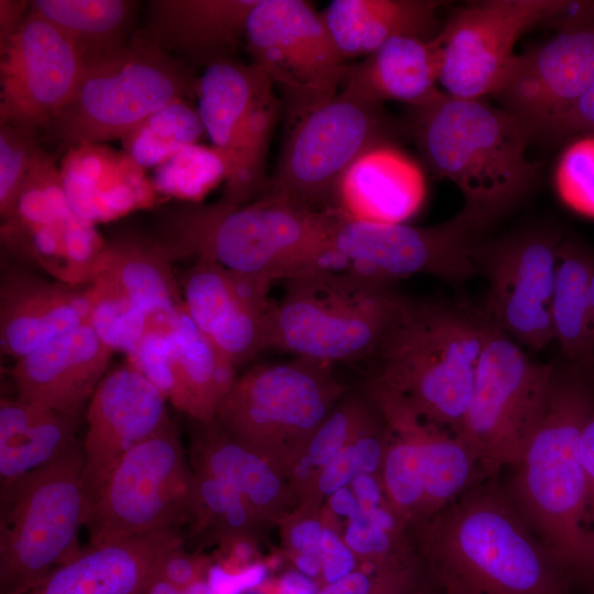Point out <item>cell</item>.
I'll return each instance as SVG.
<instances>
[{"mask_svg": "<svg viewBox=\"0 0 594 594\" xmlns=\"http://www.w3.org/2000/svg\"><path fill=\"white\" fill-rule=\"evenodd\" d=\"M418 531L436 594H578L499 476L470 487Z\"/></svg>", "mask_w": 594, "mask_h": 594, "instance_id": "obj_1", "label": "cell"}, {"mask_svg": "<svg viewBox=\"0 0 594 594\" xmlns=\"http://www.w3.org/2000/svg\"><path fill=\"white\" fill-rule=\"evenodd\" d=\"M591 397L588 370L563 356L554 360L547 413L503 483L578 594L594 581V528L580 450Z\"/></svg>", "mask_w": 594, "mask_h": 594, "instance_id": "obj_2", "label": "cell"}, {"mask_svg": "<svg viewBox=\"0 0 594 594\" xmlns=\"http://www.w3.org/2000/svg\"><path fill=\"white\" fill-rule=\"evenodd\" d=\"M409 108L404 131L428 168L459 188L462 209L486 232L534 194L542 164L528 157L529 134L502 108L444 91Z\"/></svg>", "mask_w": 594, "mask_h": 594, "instance_id": "obj_3", "label": "cell"}, {"mask_svg": "<svg viewBox=\"0 0 594 594\" xmlns=\"http://www.w3.org/2000/svg\"><path fill=\"white\" fill-rule=\"evenodd\" d=\"M329 228V210L263 196L243 206L174 207L162 217L158 240L174 261H208L274 283L314 271L328 248Z\"/></svg>", "mask_w": 594, "mask_h": 594, "instance_id": "obj_4", "label": "cell"}, {"mask_svg": "<svg viewBox=\"0 0 594 594\" xmlns=\"http://www.w3.org/2000/svg\"><path fill=\"white\" fill-rule=\"evenodd\" d=\"M494 328L481 305L409 297L372 359L377 366L373 380L455 435Z\"/></svg>", "mask_w": 594, "mask_h": 594, "instance_id": "obj_5", "label": "cell"}, {"mask_svg": "<svg viewBox=\"0 0 594 594\" xmlns=\"http://www.w3.org/2000/svg\"><path fill=\"white\" fill-rule=\"evenodd\" d=\"M267 349L331 365L373 359L409 297L360 275L314 271L284 280Z\"/></svg>", "mask_w": 594, "mask_h": 594, "instance_id": "obj_6", "label": "cell"}, {"mask_svg": "<svg viewBox=\"0 0 594 594\" xmlns=\"http://www.w3.org/2000/svg\"><path fill=\"white\" fill-rule=\"evenodd\" d=\"M189 67L144 32L84 64L76 88L46 132L64 146L124 139L150 116L197 90Z\"/></svg>", "mask_w": 594, "mask_h": 594, "instance_id": "obj_7", "label": "cell"}, {"mask_svg": "<svg viewBox=\"0 0 594 594\" xmlns=\"http://www.w3.org/2000/svg\"><path fill=\"white\" fill-rule=\"evenodd\" d=\"M82 447L0 484V592L19 594L81 553L88 513Z\"/></svg>", "mask_w": 594, "mask_h": 594, "instance_id": "obj_8", "label": "cell"}, {"mask_svg": "<svg viewBox=\"0 0 594 594\" xmlns=\"http://www.w3.org/2000/svg\"><path fill=\"white\" fill-rule=\"evenodd\" d=\"M403 130L381 105L341 90L285 125L277 163L260 197L334 210L337 186L353 161L372 146L393 143Z\"/></svg>", "mask_w": 594, "mask_h": 594, "instance_id": "obj_9", "label": "cell"}, {"mask_svg": "<svg viewBox=\"0 0 594 594\" xmlns=\"http://www.w3.org/2000/svg\"><path fill=\"white\" fill-rule=\"evenodd\" d=\"M486 231L465 210L433 226L382 224L330 210L329 243L315 271L392 284L418 274L460 286L477 275L474 250Z\"/></svg>", "mask_w": 594, "mask_h": 594, "instance_id": "obj_10", "label": "cell"}, {"mask_svg": "<svg viewBox=\"0 0 594 594\" xmlns=\"http://www.w3.org/2000/svg\"><path fill=\"white\" fill-rule=\"evenodd\" d=\"M551 374L552 362L534 361L495 326L455 433L488 476H499L522 458L547 413Z\"/></svg>", "mask_w": 594, "mask_h": 594, "instance_id": "obj_11", "label": "cell"}, {"mask_svg": "<svg viewBox=\"0 0 594 594\" xmlns=\"http://www.w3.org/2000/svg\"><path fill=\"white\" fill-rule=\"evenodd\" d=\"M195 475L169 420L117 463L85 526L90 544L175 529L191 518Z\"/></svg>", "mask_w": 594, "mask_h": 594, "instance_id": "obj_12", "label": "cell"}, {"mask_svg": "<svg viewBox=\"0 0 594 594\" xmlns=\"http://www.w3.org/2000/svg\"><path fill=\"white\" fill-rule=\"evenodd\" d=\"M196 94L205 132L228 164L219 202L254 201L268 182L267 151L283 107L273 82L254 64L227 59L205 68Z\"/></svg>", "mask_w": 594, "mask_h": 594, "instance_id": "obj_13", "label": "cell"}, {"mask_svg": "<svg viewBox=\"0 0 594 594\" xmlns=\"http://www.w3.org/2000/svg\"><path fill=\"white\" fill-rule=\"evenodd\" d=\"M587 1L482 0L457 8L440 31L444 92L463 99L493 96L510 69L515 45L538 26L564 29L583 16Z\"/></svg>", "mask_w": 594, "mask_h": 594, "instance_id": "obj_14", "label": "cell"}, {"mask_svg": "<svg viewBox=\"0 0 594 594\" xmlns=\"http://www.w3.org/2000/svg\"><path fill=\"white\" fill-rule=\"evenodd\" d=\"M564 238L557 222L537 220L484 237L474 250L476 273L487 282L484 312L519 345L534 351L556 340L552 296Z\"/></svg>", "mask_w": 594, "mask_h": 594, "instance_id": "obj_15", "label": "cell"}, {"mask_svg": "<svg viewBox=\"0 0 594 594\" xmlns=\"http://www.w3.org/2000/svg\"><path fill=\"white\" fill-rule=\"evenodd\" d=\"M245 48L280 91L285 125L332 99L348 66L322 13L304 0H258L246 20Z\"/></svg>", "mask_w": 594, "mask_h": 594, "instance_id": "obj_16", "label": "cell"}, {"mask_svg": "<svg viewBox=\"0 0 594 594\" xmlns=\"http://www.w3.org/2000/svg\"><path fill=\"white\" fill-rule=\"evenodd\" d=\"M342 395L331 365L294 358L237 376L216 419L230 437L261 452L308 442Z\"/></svg>", "mask_w": 594, "mask_h": 594, "instance_id": "obj_17", "label": "cell"}, {"mask_svg": "<svg viewBox=\"0 0 594 594\" xmlns=\"http://www.w3.org/2000/svg\"><path fill=\"white\" fill-rule=\"evenodd\" d=\"M594 82V21L558 30L549 41L518 54L493 95L499 108L544 143Z\"/></svg>", "mask_w": 594, "mask_h": 594, "instance_id": "obj_18", "label": "cell"}, {"mask_svg": "<svg viewBox=\"0 0 594 594\" xmlns=\"http://www.w3.org/2000/svg\"><path fill=\"white\" fill-rule=\"evenodd\" d=\"M84 62L48 21L31 10L0 42V124L50 127L72 97Z\"/></svg>", "mask_w": 594, "mask_h": 594, "instance_id": "obj_19", "label": "cell"}, {"mask_svg": "<svg viewBox=\"0 0 594 594\" xmlns=\"http://www.w3.org/2000/svg\"><path fill=\"white\" fill-rule=\"evenodd\" d=\"M166 402L164 394L129 363L108 372L98 384L88 406L81 446L88 512L123 455L172 420Z\"/></svg>", "mask_w": 594, "mask_h": 594, "instance_id": "obj_20", "label": "cell"}, {"mask_svg": "<svg viewBox=\"0 0 594 594\" xmlns=\"http://www.w3.org/2000/svg\"><path fill=\"white\" fill-rule=\"evenodd\" d=\"M179 284L188 316L233 366L267 349L272 282L194 261Z\"/></svg>", "mask_w": 594, "mask_h": 594, "instance_id": "obj_21", "label": "cell"}, {"mask_svg": "<svg viewBox=\"0 0 594 594\" xmlns=\"http://www.w3.org/2000/svg\"><path fill=\"white\" fill-rule=\"evenodd\" d=\"M90 310L89 285H69L7 266L0 279L1 353L16 360L87 324Z\"/></svg>", "mask_w": 594, "mask_h": 594, "instance_id": "obj_22", "label": "cell"}, {"mask_svg": "<svg viewBox=\"0 0 594 594\" xmlns=\"http://www.w3.org/2000/svg\"><path fill=\"white\" fill-rule=\"evenodd\" d=\"M109 350L84 324L19 358L11 370L16 397L59 413H75L107 374Z\"/></svg>", "mask_w": 594, "mask_h": 594, "instance_id": "obj_23", "label": "cell"}, {"mask_svg": "<svg viewBox=\"0 0 594 594\" xmlns=\"http://www.w3.org/2000/svg\"><path fill=\"white\" fill-rule=\"evenodd\" d=\"M258 0H154L148 2L151 42L183 64L234 59L245 42L248 16ZM187 66V65H186Z\"/></svg>", "mask_w": 594, "mask_h": 594, "instance_id": "obj_24", "label": "cell"}, {"mask_svg": "<svg viewBox=\"0 0 594 594\" xmlns=\"http://www.w3.org/2000/svg\"><path fill=\"white\" fill-rule=\"evenodd\" d=\"M179 543L168 529L90 544L19 594H144L162 556Z\"/></svg>", "mask_w": 594, "mask_h": 594, "instance_id": "obj_25", "label": "cell"}, {"mask_svg": "<svg viewBox=\"0 0 594 594\" xmlns=\"http://www.w3.org/2000/svg\"><path fill=\"white\" fill-rule=\"evenodd\" d=\"M425 196L420 167L393 143H383L364 151L343 173L334 210L359 221L404 223Z\"/></svg>", "mask_w": 594, "mask_h": 594, "instance_id": "obj_26", "label": "cell"}, {"mask_svg": "<svg viewBox=\"0 0 594 594\" xmlns=\"http://www.w3.org/2000/svg\"><path fill=\"white\" fill-rule=\"evenodd\" d=\"M441 66L440 32L430 40L395 36L361 62L346 66L342 90L381 106L395 100L415 107L440 92L437 84Z\"/></svg>", "mask_w": 594, "mask_h": 594, "instance_id": "obj_27", "label": "cell"}, {"mask_svg": "<svg viewBox=\"0 0 594 594\" xmlns=\"http://www.w3.org/2000/svg\"><path fill=\"white\" fill-rule=\"evenodd\" d=\"M173 262L160 240L120 237L107 242L92 282L119 290L156 327H167L184 304Z\"/></svg>", "mask_w": 594, "mask_h": 594, "instance_id": "obj_28", "label": "cell"}, {"mask_svg": "<svg viewBox=\"0 0 594 594\" xmlns=\"http://www.w3.org/2000/svg\"><path fill=\"white\" fill-rule=\"evenodd\" d=\"M438 0H333L322 15L343 58L369 55L395 36L433 38Z\"/></svg>", "mask_w": 594, "mask_h": 594, "instance_id": "obj_29", "label": "cell"}, {"mask_svg": "<svg viewBox=\"0 0 594 594\" xmlns=\"http://www.w3.org/2000/svg\"><path fill=\"white\" fill-rule=\"evenodd\" d=\"M168 333L172 358L167 399L195 421L215 419L237 378L235 366L196 326L184 304L170 320Z\"/></svg>", "mask_w": 594, "mask_h": 594, "instance_id": "obj_30", "label": "cell"}, {"mask_svg": "<svg viewBox=\"0 0 594 594\" xmlns=\"http://www.w3.org/2000/svg\"><path fill=\"white\" fill-rule=\"evenodd\" d=\"M76 443L74 413H59L20 398L0 399V482L42 468Z\"/></svg>", "mask_w": 594, "mask_h": 594, "instance_id": "obj_31", "label": "cell"}, {"mask_svg": "<svg viewBox=\"0 0 594 594\" xmlns=\"http://www.w3.org/2000/svg\"><path fill=\"white\" fill-rule=\"evenodd\" d=\"M594 248L566 237L558 250L552 323L562 356L588 367L594 361V324L588 280Z\"/></svg>", "mask_w": 594, "mask_h": 594, "instance_id": "obj_32", "label": "cell"}, {"mask_svg": "<svg viewBox=\"0 0 594 594\" xmlns=\"http://www.w3.org/2000/svg\"><path fill=\"white\" fill-rule=\"evenodd\" d=\"M138 2L131 0H35L31 10L56 28L84 64L123 47Z\"/></svg>", "mask_w": 594, "mask_h": 594, "instance_id": "obj_33", "label": "cell"}, {"mask_svg": "<svg viewBox=\"0 0 594 594\" xmlns=\"http://www.w3.org/2000/svg\"><path fill=\"white\" fill-rule=\"evenodd\" d=\"M193 451L195 468L233 485L252 512L268 506L278 496L279 480L258 455L261 452L230 437L216 418L198 422Z\"/></svg>", "mask_w": 594, "mask_h": 594, "instance_id": "obj_34", "label": "cell"}, {"mask_svg": "<svg viewBox=\"0 0 594 594\" xmlns=\"http://www.w3.org/2000/svg\"><path fill=\"white\" fill-rule=\"evenodd\" d=\"M204 133L198 110L179 99L150 116L123 139V144L136 166L150 167L197 143Z\"/></svg>", "mask_w": 594, "mask_h": 594, "instance_id": "obj_35", "label": "cell"}, {"mask_svg": "<svg viewBox=\"0 0 594 594\" xmlns=\"http://www.w3.org/2000/svg\"><path fill=\"white\" fill-rule=\"evenodd\" d=\"M228 164L215 146L187 145L156 166L154 186L160 191L198 202L224 182Z\"/></svg>", "mask_w": 594, "mask_h": 594, "instance_id": "obj_36", "label": "cell"}, {"mask_svg": "<svg viewBox=\"0 0 594 594\" xmlns=\"http://www.w3.org/2000/svg\"><path fill=\"white\" fill-rule=\"evenodd\" d=\"M91 310L87 324L112 352L129 354L156 326L123 294L102 282L89 284Z\"/></svg>", "mask_w": 594, "mask_h": 594, "instance_id": "obj_37", "label": "cell"}, {"mask_svg": "<svg viewBox=\"0 0 594 594\" xmlns=\"http://www.w3.org/2000/svg\"><path fill=\"white\" fill-rule=\"evenodd\" d=\"M40 132L15 124H0V216L9 220L29 177L32 166L42 151Z\"/></svg>", "mask_w": 594, "mask_h": 594, "instance_id": "obj_38", "label": "cell"}, {"mask_svg": "<svg viewBox=\"0 0 594 594\" xmlns=\"http://www.w3.org/2000/svg\"><path fill=\"white\" fill-rule=\"evenodd\" d=\"M556 187L570 208L594 217V138L579 139L564 150L557 165Z\"/></svg>", "mask_w": 594, "mask_h": 594, "instance_id": "obj_39", "label": "cell"}, {"mask_svg": "<svg viewBox=\"0 0 594 594\" xmlns=\"http://www.w3.org/2000/svg\"><path fill=\"white\" fill-rule=\"evenodd\" d=\"M581 133L594 134V82L554 125L544 143H557Z\"/></svg>", "mask_w": 594, "mask_h": 594, "instance_id": "obj_40", "label": "cell"}, {"mask_svg": "<svg viewBox=\"0 0 594 594\" xmlns=\"http://www.w3.org/2000/svg\"><path fill=\"white\" fill-rule=\"evenodd\" d=\"M322 557V575L330 584L354 572L355 559L353 551L331 529L324 528L320 542Z\"/></svg>", "mask_w": 594, "mask_h": 594, "instance_id": "obj_41", "label": "cell"}, {"mask_svg": "<svg viewBox=\"0 0 594 594\" xmlns=\"http://www.w3.org/2000/svg\"><path fill=\"white\" fill-rule=\"evenodd\" d=\"M202 565L199 560L185 553L182 543L167 550L160 559L156 572L182 591L200 580Z\"/></svg>", "mask_w": 594, "mask_h": 594, "instance_id": "obj_42", "label": "cell"}, {"mask_svg": "<svg viewBox=\"0 0 594 594\" xmlns=\"http://www.w3.org/2000/svg\"><path fill=\"white\" fill-rule=\"evenodd\" d=\"M267 569L264 564L254 563L238 573H229L220 566L210 570L209 584L216 594H242L258 587L265 580Z\"/></svg>", "mask_w": 594, "mask_h": 594, "instance_id": "obj_43", "label": "cell"}, {"mask_svg": "<svg viewBox=\"0 0 594 594\" xmlns=\"http://www.w3.org/2000/svg\"><path fill=\"white\" fill-rule=\"evenodd\" d=\"M352 439L322 466L318 480V486L322 494L331 495L345 487L360 473L353 455Z\"/></svg>", "mask_w": 594, "mask_h": 594, "instance_id": "obj_44", "label": "cell"}, {"mask_svg": "<svg viewBox=\"0 0 594 594\" xmlns=\"http://www.w3.org/2000/svg\"><path fill=\"white\" fill-rule=\"evenodd\" d=\"M591 377L592 397L582 430L580 450L587 482L588 510L594 528V376L591 374Z\"/></svg>", "mask_w": 594, "mask_h": 594, "instance_id": "obj_45", "label": "cell"}, {"mask_svg": "<svg viewBox=\"0 0 594 594\" xmlns=\"http://www.w3.org/2000/svg\"><path fill=\"white\" fill-rule=\"evenodd\" d=\"M324 528L315 519H306L296 524L289 535L292 547L298 552L320 549Z\"/></svg>", "mask_w": 594, "mask_h": 594, "instance_id": "obj_46", "label": "cell"}, {"mask_svg": "<svg viewBox=\"0 0 594 594\" xmlns=\"http://www.w3.org/2000/svg\"><path fill=\"white\" fill-rule=\"evenodd\" d=\"M30 1H0V42L7 40L16 31L30 11Z\"/></svg>", "mask_w": 594, "mask_h": 594, "instance_id": "obj_47", "label": "cell"}, {"mask_svg": "<svg viewBox=\"0 0 594 594\" xmlns=\"http://www.w3.org/2000/svg\"><path fill=\"white\" fill-rule=\"evenodd\" d=\"M352 492L355 495L361 509L370 510L382 503V487L378 481L369 473H359L351 482Z\"/></svg>", "mask_w": 594, "mask_h": 594, "instance_id": "obj_48", "label": "cell"}, {"mask_svg": "<svg viewBox=\"0 0 594 594\" xmlns=\"http://www.w3.org/2000/svg\"><path fill=\"white\" fill-rule=\"evenodd\" d=\"M317 585L311 578L299 571H290L282 576L277 594H318Z\"/></svg>", "mask_w": 594, "mask_h": 594, "instance_id": "obj_49", "label": "cell"}, {"mask_svg": "<svg viewBox=\"0 0 594 594\" xmlns=\"http://www.w3.org/2000/svg\"><path fill=\"white\" fill-rule=\"evenodd\" d=\"M329 505L332 512L348 517L349 520L356 518L362 512L355 495L346 487H342L331 494Z\"/></svg>", "mask_w": 594, "mask_h": 594, "instance_id": "obj_50", "label": "cell"}, {"mask_svg": "<svg viewBox=\"0 0 594 594\" xmlns=\"http://www.w3.org/2000/svg\"><path fill=\"white\" fill-rule=\"evenodd\" d=\"M295 564L299 572L315 578L322 571V557L320 549L300 552L296 556Z\"/></svg>", "mask_w": 594, "mask_h": 594, "instance_id": "obj_51", "label": "cell"}, {"mask_svg": "<svg viewBox=\"0 0 594 594\" xmlns=\"http://www.w3.org/2000/svg\"><path fill=\"white\" fill-rule=\"evenodd\" d=\"M144 594H183V591L155 570Z\"/></svg>", "mask_w": 594, "mask_h": 594, "instance_id": "obj_52", "label": "cell"}, {"mask_svg": "<svg viewBox=\"0 0 594 594\" xmlns=\"http://www.w3.org/2000/svg\"><path fill=\"white\" fill-rule=\"evenodd\" d=\"M183 594H216L208 581L197 580L183 590Z\"/></svg>", "mask_w": 594, "mask_h": 594, "instance_id": "obj_53", "label": "cell"}, {"mask_svg": "<svg viewBox=\"0 0 594 594\" xmlns=\"http://www.w3.org/2000/svg\"><path fill=\"white\" fill-rule=\"evenodd\" d=\"M234 558L240 562H246L253 554L252 547L245 541L235 543L233 549Z\"/></svg>", "mask_w": 594, "mask_h": 594, "instance_id": "obj_54", "label": "cell"}, {"mask_svg": "<svg viewBox=\"0 0 594 594\" xmlns=\"http://www.w3.org/2000/svg\"><path fill=\"white\" fill-rule=\"evenodd\" d=\"M312 462L309 457L304 455L295 468V476L298 480H306L310 475Z\"/></svg>", "mask_w": 594, "mask_h": 594, "instance_id": "obj_55", "label": "cell"}, {"mask_svg": "<svg viewBox=\"0 0 594 594\" xmlns=\"http://www.w3.org/2000/svg\"><path fill=\"white\" fill-rule=\"evenodd\" d=\"M588 296H590L592 319H593V324H594V251H593L591 271H590Z\"/></svg>", "mask_w": 594, "mask_h": 594, "instance_id": "obj_56", "label": "cell"}, {"mask_svg": "<svg viewBox=\"0 0 594 594\" xmlns=\"http://www.w3.org/2000/svg\"><path fill=\"white\" fill-rule=\"evenodd\" d=\"M258 587L248 590L242 594H266L264 591L258 590Z\"/></svg>", "mask_w": 594, "mask_h": 594, "instance_id": "obj_57", "label": "cell"}, {"mask_svg": "<svg viewBox=\"0 0 594 594\" xmlns=\"http://www.w3.org/2000/svg\"><path fill=\"white\" fill-rule=\"evenodd\" d=\"M582 594H594V581Z\"/></svg>", "mask_w": 594, "mask_h": 594, "instance_id": "obj_58", "label": "cell"}, {"mask_svg": "<svg viewBox=\"0 0 594 594\" xmlns=\"http://www.w3.org/2000/svg\"><path fill=\"white\" fill-rule=\"evenodd\" d=\"M586 369H587V370L591 372V374L594 376V361H593V363H592L588 367H586Z\"/></svg>", "mask_w": 594, "mask_h": 594, "instance_id": "obj_59", "label": "cell"}, {"mask_svg": "<svg viewBox=\"0 0 594 594\" xmlns=\"http://www.w3.org/2000/svg\"><path fill=\"white\" fill-rule=\"evenodd\" d=\"M420 594H428V593H426V592H425V593H422V592H421Z\"/></svg>", "mask_w": 594, "mask_h": 594, "instance_id": "obj_60", "label": "cell"}]
</instances>
